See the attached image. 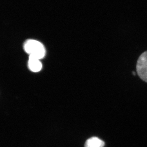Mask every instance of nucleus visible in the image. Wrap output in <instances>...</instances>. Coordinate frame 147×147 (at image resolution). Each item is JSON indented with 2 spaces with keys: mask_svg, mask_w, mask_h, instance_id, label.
Listing matches in <instances>:
<instances>
[{
  "mask_svg": "<svg viewBox=\"0 0 147 147\" xmlns=\"http://www.w3.org/2000/svg\"><path fill=\"white\" fill-rule=\"evenodd\" d=\"M24 50L30 56L40 59L45 57V48L42 43L33 39L27 40L24 45Z\"/></svg>",
  "mask_w": 147,
  "mask_h": 147,
  "instance_id": "nucleus-1",
  "label": "nucleus"
},
{
  "mask_svg": "<svg viewBox=\"0 0 147 147\" xmlns=\"http://www.w3.org/2000/svg\"><path fill=\"white\" fill-rule=\"evenodd\" d=\"M105 143L97 137H92L88 139L85 143V147H103Z\"/></svg>",
  "mask_w": 147,
  "mask_h": 147,
  "instance_id": "nucleus-4",
  "label": "nucleus"
},
{
  "mask_svg": "<svg viewBox=\"0 0 147 147\" xmlns=\"http://www.w3.org/2000/svg\"><path fill=\"white\" fill-rule=\"evenodd\" d=\"M132 74H133V75H134V76L136 75V74H135V72H134V71H132Z\"/></svg>",
  "mask_w": 147,
  "mask_h": 147,
  "instance_id": "nucleus-5",
  "label": "nucleus"
},
{
  "mask_svg": "<svg viewBox=\"0 0 147 147\" xmlns=\"http://www.w3.org/2000/svg\"><path fill=\"white\" fill-rule=\"evenodd\" d=\"M39 59L33 56H29L28 63L29 68L33 72H38L41 70L42 67V63Z\"/></svg>",
  "mask_w": 147,
  "mask_h": 147,
  "instance_id": "nucleus-3",
  "label": "nucleus"
},
{
  "mask_svg": "<svg viewBox=\"0 0 147 147\" xmlns=\"http://www.w3.org/2000/svg\"><path fill=\"white\" fill-rule=\"evenodd\" d=\"M136 69L140 79L147 83V51L142 53L139 57Z\"/></svg>",
  "mask_w": 147,
  "mask_h": 147,
  "instance_id": "nucleus-2",
  "label": "nucleus"
}]
</instances>
